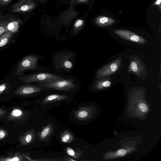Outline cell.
<instances>
[{
    "mask_svg": "<svg viewBox=\"0 0 161 161\" xmlns=\"http://www.w3.org/2000/svg\"><path fill=\"white\" fill-rule=\"evenodd\" d=\"M113 31L116 35L125 39L141 44L147 42V40L141 36L130 31L116 29Z\"/></svg>",
    "mask_w": 161,
    "mask_h": 161,
    "instance_id": "6",
    "label": "cell"
},
{
    "mask_svg": "<svg viewBox=\"0 0 161 161\" xmlns=\"http://www.w3.org/2000/svg\"><path fill=\"white\" fill-rule=\"evenodd\" d=\"M9 21H3L0 22V35L5 32L7 25Z\"/></svg>",
    "mask_w": 161,
    "mask_h": 161,
    "instance_id": "18",
    "label": "cell"
},
{
    "mask_svg": "<svg viewBox=\"0 0 161 161\" xmlns=\"http://www.w3.org/2000/svg\"></svg>",
    "mask_w": 161,
    "mask_h": 161,
    "instance_id": "31",
    "label": "cell"
},
{
    "mask_svg": "<svg viewBox=\"0 0 161 161\" xmlns=\"http://www.w3.org/2000/svg\"><path fill=\"white\" fill-rule=\"evenodd\" d=\"M53 129V124L52 123L50 122L39 132L38 136L39 140L41 141L46 140L52 134Z\"/></svg>",
    "mask_w": 161,
    "mask_h": 161,
    "instance_id": "9",
    "label": "cell"
},
{
    "mask_svg": "<svg viewBox=\"0 0 161 161\" xmlns=\"http://www.w3.org/2000/svg\"><path fill=\"white\" fill-rule=\"evenodd\" d=\"M1 112V110L0 109V114Z\"/></svg>",
    "mask_w": 161,
    "mask_h": 161,
    "instance_id": "30",
    "label": "cell"
},
{
    "mask_svg": "<svg viewBox=\"0 0 161 161\" xmlns=\"http://www.w3.org/2000/svg\"><path fill=\"white\" fill-rule=\"evenodd\" d=\"M19 80L25 82H38L45 83L64 79L61 76L53 74L41 73L32 74L19 78Z\"/></svg>",
    "mask_w": 161,
    "mask_h": 161,
    "instance_id": "1",
    "label": "cell"
},
{
    "mask_svg": "<svg viewBox=\"0 0 161 161\" xmlns=\"http://www.w3.org/2000/svg\"><path fill=\"white\" fill-rule=\"evenodd\" d=\"M115 22V20L110 17L105 16H100L96 19V23L102 27L110 25Z\"/></svg>",
    "mask_w": 161,
    "mask_h": 161,
    "instance_id": "12",
    "label": "cell"
},
{
    "mask_svg": "<svg viewBox=\"0 0 161 161\" xmlns=\"http://www.w3.org/2000/svg\"><path fill=\"white\" fill-rule=\"evenodd\" d=\"M20 21L15 20L9 22L6 27L5 32L9 31L13 32L17 31L19 28Z\"/></svg>",
    "mask_w": 161,
    "mask_h": 161,
    "instance_id": "17",
    "label": "cell"
},
{
    "mask_svg": "<svg viewBox=\"0 0 161 161\" xmlns=\"http://www.w3.org/2000/svg\"><path fill=\"white\" fill-rule=\"evenodd\" d=\"M11 1V0H0V4L2 5H5Z\"/></svg>",
    "mask_w": 161,
    "mask_h": 161,
    "instance_id": "26",
    "label": "cell"
},
{
    "mask_svg": "<svg viewBox=\"0 0 161 161\" xmlns=\"http://www.w3.org/2000/svg\"><path fill=\"white\" fill-rule=\"evenodd\" d=\"M40 58L39 56L34 55L25 57L19 63L15 74L20 75L26 70L36 69L37 68V61Z\"/></svg>",
    "mask_w": 161,
    "mask_h": 161,
    "instance_id": "3",
    "label": "cell"
},
{
    "mask_svg": "<svg viewBox=\"0 0 161 161\" xmlns=\"http://www.w3.org/2000/svg\"><path fill=\"white\" fill-rule=\"evenodd\" d=\"M6 160L8 161H18L19 160V159L18 158L15 157L12 158H8Z\"/></svg>",
    "mask_w": 161,
    "mask_h": 161,
    "instance_id": "28",
    "label": "cell"
},
{
    "mask_svg": "<svg viewBox=\"0 0 161 161\" xmlns=\"http://www.w3.org/2000/svg\"><path fill=\"white\" fill-rule=\"evenodd\" d=\"M60 138L61 142L65 143H71L74 139L73 135L67 130H65L61 133Z\"/></svg>",
    "mask_w": 161,
    "mask_h": 161,
    "instance_id": "16",
    "label": "cell"
},
{
    "mask_svg": "<svg viewBox=\"0 0 161 161\" xmlns=\"http://www.w3.org/2000/svg\"><path fill=\"white\" fill-rule=\"evenodd\" d=\"M83 21L82 20L79 19L77 20L75 24V27H78L80 26L83 23Z\"/></svg>",
    "mask_w": 161,
    "mask_h": 161,
    "instance_id": "25",
    "label": "cell"
},
{
    "mask_svg": "<svg viewBox=\"0 0 161 161\" xmlns=\"http://www.w3.org/2000/svg\"><path fill=\"white\" fill-rule=\"evenodd\" d=\"M64 66L67 69H70L73 66L72 63L70 61L66 60L63 63Z\"/></svg>",
    "mask_w": 161,
    "mask_h": 161,
    "instance_id": "21",
    "label": "cell"
},
{
    "mask_svg": "<svg viewBox=\"0 0 161 161\" xmlns=\"http://www.w3.org/2000/svg\"><path fill=\"white\" fill-rule=\"evenodd\" d=\"M121 61L122 58L120 57L104 66L97 71L96 78L99 79L114 73L120 67Z\"/></svg>",
    "mask_w": 161,
    "mask_h": 161,
    "instance_id": "5",
    "label": "cell"
},
{
    "mask_svg": "<svg viewBox=\"0 0 161 161\" xmlns=\"http://www.w3.org/2000/svg\"><path fill=\"white\" fill-rule=\"evenodd\" d=\"M6 84L3 83L0 85V94L1 93L6 89Z\"/></svg>",
    "mask_w": 161,
    "mask_h": 161,
    "instance_id": "24",
    "label": "cell"
},
{
    "mask_svg": "<svg viewBox=\"0 0 161 161\" xmlns=\"http://www.w3.org/2000/svg\"><path fill=\"white\" fill-rule=\"evenodd\" d=\"M126 150L123 149H121L117 152V154L120 157L123 156L126 154Z\"/></svg>",
    "mask_w": 161,
    "mask_h": 161,
    "instance_id": "23",
    "label": "cell"
},
{
    "mask_svg": "<svg viewBox=\"0 0 161 161\" xmlns=\"http://www.w3.org/2000/svg\"><path fill=\"white\" fill-rule=\"evenodd\" d=\"M13 36V32L8 31L0 35V48L6 45L10 40Z\"/></svg>",
    "mask_w": 161,
    "mask_h": 161,
    "instance_id": "14",
    "label": "cell"
},
{
    "mask_svg": "<svg viewBox=\"0 0 161 161\" xmlns=\"http://www.w3.org/2000/svg\"><path fill=\"white\" fill-rule=\"evenodd\" d=\"M68 98V96L65 95L51 94L47 96L43 99L42 104H45L50 102L65 100L67 99Z\"/></svg>",
    "mask_w": 161,
    "mask_h": 161,
    "instance_id": "11",
    "label": "cell"
},
{
    "mask_svg": "<svg viewBox=\"0 0 161 161\" xmlns=\"http://www.w3.org/2000/svg\"><path fill=\"white\" fill-rule=\"evenodd\" d=\"M5 136V132L2 130H0V139H2Z\"/></svg>",
    "mask_w": 161,
    "mask_h": 161,
    "instance_id": "27",
    "label": "cell"
},
{
    "mask_svg": "<svg viewBox=\"0 0 161 161\" xmlns=\"http://www.w3.org/2000/svg\"><path fill=\"white\" fill-rule=\"evenodd\" d=\"M33 6L30 0H19L11 6V11L15 13L26 12L30 10Z\"/></svg>",
    "mask_w": 161,
    "mask_h": 161,
    "instance_id": "8",
    "label": "cell"
},
{
    "mask_svg": "<svg viewBox=\"0 0 161 161\" xmlns=\"http://www.w3.org/2000/svg\"><path fill=\"white\" fill-rule=\"evenodd\" d=\"M22 114V112L18 109L14 110L12 112V115L14 117L19 116Z\"/></svg>",
    "mask_w": 161,
    "mask_h": 161,
    "instance_id": "22",
    "label": "cell"
},
{
    "mask_svg": "<svg viewBox=\"0 0 161 161\" xmlns=\"http://www.w3.org/2000/svg\"><path fill=\"white\" fill-rule=\"evenodd\" d=\"M161 0H157L155 2L154 4L157 5H159L160 4Z\"/></svg>",
    "mask_w": 161,
    "mask_h": 161,
    "instance_id": "29",
    "label": "cell"
},
{
    "mask_svg": "<svg viewBox=\"0 0 161 161\" xmlns=\"http://www.w3.org/2000/svg\"><path fill=\"white\" fill-rule=\"evenodd\" d=\"M89 108L86 106H82L77 110L73 111L76 118L80 121H83L87 119L89 116Z\"/></svg>",
    "mask_w": 161,
    "mask_h": 161,
    "instance_id": "10",
    "label": "cell"
},
{
    "mask_svg": "<svg viewBox=\"0 0 161 161\" xmlns=\"http://www.w3.org/2000/svg\"><path fill=\"white\" fill-rule=\"evenodd\" d=\"M138 107L140 111L143 113H146L148 110L147 105L144 103H140L138 105Z\"/></svg>",
    "mask_w": 161,
    "mask_h": 161,
    "instance_id": "20",
    "label": "cell"
},
{
    "mask_svg": "<svg viewBox=\"0 0 161 161\" xmlns=\"http://www.w3.org/2000/svg\"><path fill=\"white\" fill-rule=\"evenodd\" d=\"M66 152L69 155L75 159H80L83 154V152L80 149H74L70 147H68L66 148Z\"/></svg>",
    "mask_w": 161,
    "mask_h": 161,
    "instance_id": "13",
    "label": "cell"
},
{
    "mask_svg": "<svg viewBox=\"0 0 161 161\" xmlns=\"http://www.w3.org/2000/svg\"><path fill=\"white\" fill-rule=\"evenodd\" d=\"M128 72L133 73L143 80L147 76L146 67L141 60L137 57H134L130 59Z\"/></svg>",
    "mask_w": 161,
    "mask_h": 161,
    "instance_id": "4",
    "label": "cell"
},
{
    "mask_svg": "<svg viewBox=\"0 0 161 161\" xmlns=\"http://www.w3.org/2000/svg\"><path fill=\"white\" fill-rule=\"evenodd\" d=\"M48 90L47 88L37 86L27 85L20 86L17 89L15 93L17 95H25L38 93L45 90Z\"/></svg>",
    "mask_w": 161,
    "mask_h": 161,
    "instance_id": "7",
    "label": "cell"
},
{
    "mask_svg": "<svg viewBox=\"0 0 161 161\" xmlns=\"http://www.w3.org/2000/svg\"><path fill=\"white\" fill-rule=\"evenodd\" d=\"M111 85V82L107 79H102L97 81L94 87L97 89H101L109 87Z\"/></svg>",
    "mask_w": 161,
    "mask_h": 161,
    "instance_id": "15",
    "label": "cell"
},
{
    "mask_svg": "<svg viewBox=\"0 0 161 161\" xmlns=\"http://www.w3.org/2000/svg\"><path fill=\"white\" fill-rule=\"evenodd\" d=\"M36 86L48 89L63 91H70L75 88L76 86L71 79H62L52 82L40 83Z\"/></svg>",
    "mask_w": 161,
    "mask_h": 161,
    "instance_id": "2",
    "label": "cell"
},
{
    "mask_svg": "<svg viewBox=\"0 0 161 161\" xmlns=\"http://www.w3.org/2000/svg\"><path fill=\"white\" fill-rule=\"evenodd\" d=\"M35 136V134L34 132H30L27 134L25 137V141L27 143H30Z\"/></svg>",
    "mask_w": 161,
    "mask_h": 161,
    "instance_id": "19",
    "label": "cell"
}]
</instances>
